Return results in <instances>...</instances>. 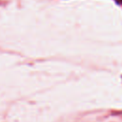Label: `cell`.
I'll return each mask as SVG.
<instances>
[{
	"mask_svg": "<svg viewBox=\"0 0 122 122\" xmlns=\"http://www.w3.org/2000/svg\"><path fill=\"white\" fill-rule=\"evenodd\" d=\"M117 2H119V3H121V4H122V0H117Z\"/></svg>",
	"mask_w": 122,
	"mask_h": 122,
	"instance_id": "1",
	"label": "cell"
}]
</instances>
